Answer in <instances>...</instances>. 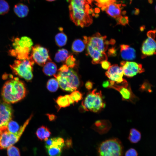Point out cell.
Returning a JSON list of instances; mask_svg holds the SVG:
<instances>
[{"label": "cell", "instance_id": "cell-1", "mask_svg": "<svg viewBox=\"0 0 156 156\" xmlns=\"http://www.w3.org/2000/svg\"><path fill=\"white\" fill-rule=\"evenodd\" d=\"M83 41L86 46L88 54L92 59L93 64H101L103 61L107 60L105 52L109 44H114L113 40L108 41L106 40V36H102L98 32L90 37H83Z\"/></svg>", "mask_w": 156, "mask_h": 156}, {"label": "cell", "instance_id": "cell-2", "mask_svg": "<svg viewBox=\"0 0 156 156\" xmlns=\"http://www.w3.org/2000/svg\"><path fill=\"white\" fill-rule=\"evenodd\" d=\"M69 3L70 17L77 26L83 27H88L92 22L90 14L92 10L85 0H66Z\"/></svg>", "mask_w": 156, "mask_h": 156}, {"label": "cell", "instance_id": "cell-3", "mask_svg": "<svg viewBox=\"0 0 156 156\" xmlns=\"http://www.w3.org/2000/svg\"><path fill=\"white\" fill-rule=\"evenodd\" d=\"M26 94L24 83L17 77L9 80L4 84L1 96L3 101L8 103H14L23 99Z\"/></svg>", "mask_w": 156, "mask_h": 156}, {"label": "cell", "instance_id": "cell-4", "mask_svg": "<svg viewBox=\"0 0 156 156\" xmlns=\"http://www.w3.org/2000/svg\"><path fill=\"white\" fill-rule=\"evenodd\" d=\"M54 76L57 81L59 86L63 90L73 92L76 90L80 84V81L76 73L71 68L66 72L59 71Z\"/></svg>", "mask_w": 156, "mask_h": 156}, {"label": "cell", "instance_id": "cell-5", "mask_svg": "<svg viewBox=\"0 0 156 156\" xmlns=\"http://www.w3.org/2000/svg\"><path fill=\"white\" fill-rule=\"evenodd\" d=\"M32 117L31 115L20 127L17 133L10 132L6 125L0 127V149L7 148L18 141Z\"/></svg>", "mask_w": 156, "mask_h": 156}, {"label": "cell", "instance_id": "cell-6", "mask_svg": "<svg viewBox=\"0 0 156 156\" xmlns=\"http://www.w3.org/2000/svg\"><path fill=\"white\" fill-rule=\"evenodd\" d=\"M81 105L86 111L94 113L100 112L105 106L101 91L95 89L89 92L82 102Z\"/></svg>", "mask_w": 156, "mask_h": 156}, {"label": "cell", "instance_id": "cell-7", "mask_svg": "<svg viewBox=\"0 0 156 156\" xmlns=\"http://www.w3.org/2000/svg\"><path fill=\"white\" fill-rule=\"evenodd\" d=\"M99 156H123L124 148L118 138H112L102 142L98 148Z\"/></svg>", "mask_w": 156, "mask_h": 156}, {"label": "cell", "instance_id": "cell-8", "mask_svg": "<svg viewBox=\"0 0 156 156\" xmlns=\"http://www.w3.org/2000/svg\"><path fill=\"white\" fill-rule=\"evenodd\" d=\"M34 63L30 57L29 59L15 60L10 67L14 74L29 81L33 77L32 71Z\"/></svg>", "mask_w": 156, "mask_h": 156}, {"label": "cell", "instance_id": "cell-9", "mask_svg": "<svg viewBox=\"0 0 156 156\" xmlns=\"http://www.w3.org/2000/svg\"><path fill=\"white\" fill-rule=\"evenodd\" d=\"M109 88L114 89L120 94L122 99L135 104L139 100V98L133 93L130 85L128 82L117 84L114 82L110 86Z\"/></svg>", "mask_w": 156, "mask_h": 156}, {"label": "cell", "instance_id": "cell-10", "mask_svg": "<svg viewBox=\"0 0 156 156\" xmlns=\"http://www.w3.org/2000/svg\"><path fill=\"white\" fill-rule=\"evenodd\" d=\"M30 58L36 64L40 66H44L51 59L47 50L39 45L32 47Z\"/></svg>", "mask_w": 156, "mask_h": 156}, {"label": "cell", "instance_id": "cell-11", "mask_svg": "<svg viewBox=\"0 0 156 156\" xmlns=\"http://www.w3.org/2000/svg\"><path fill=\"white\" fill-rule=\"evenodd\" d=\"M13 48L9 51V54L12 56L20 60L29 59L30 57V51L31 48L26 47L20 43L17 38L13 40Z\"/></svg>", "mask_w": 156, "mask_h": 156}, {"label": "cell", "instance_id": "cell-12", "mask_svg": "<svg viewBox=\"0 0 156 156\" xmlns=\"http://www.w3.org/2000/svg\"><path fill=\"white\" fill-rule=\"evenodd\" d=\"M124 75L129 78L135 76L145 71L141 64L133 62L122 61L120 62Z\"/></svg>", "mask_w": 156, "mask_h": 156}, {"label": "cell", "instance_id": "cell-13", "mask_svg": "<svg viewBox=\"0 0 156 156\" xmlns=\"http://www.w3.org/2000/svg\"><path fill=\"white\" fill-rule=\"evenodd\" d=\"M105 75L109 80L116 84H121L127 82V80L123 78V72L122 68L117 64L111 66L105 73Z\"/></svg>", "mask_w": 156, "mask_h": 156}, {"label": "cell", "instance_id": "cell-14", "mask_svg": "<svg viewBox=\"0 0 156 156\" xmlns=\"http://www.w3.org/2000/svg\"><path fill=\"white\" fill-rule=\"evenodd\" d=\"M13 111L9 104L0 102V127L6 125L11 120Z\"/></svg>", "mask_w": 156, "mask_h": 156}, {"label": "cell", "instance_id": "cell-15", "mask_svg": "<svg viewBox=\"0 0 156 156\" xmlns=\"http://www.w3.org/2000/svg\"><path fill=\"white\" fill-rule=\"evenodd\" d=\"M154 38L148 36L143 42L141 48L143 58L153 55L156 54V41Z\"/></svg>", "mask_w": 156, "mask_h": 156}, {"label": "cell", "instance_id": "cell-16", "mask_svg": "<svg viewBox=\"0 0 156 156\" xmlns=\"http://www.w3.org/2000/svg\"><path fill=\"white\" fill-rule=\"evenodd\" d=\"M111 124L107 120H98L92 126V129L100 134L107 133L111 129Z\"/></svg>", "mask_w": 156, "mask_h": 156}, {"label": "cell", "instance_id": "cell-17", "mask_svg": "<svg viewBox=\"0 0 156 156\" xmlns=\"http://www.w3.org/2000/svg\"><path fill=\"white\" fill-rule=\"evenodd\" d=\"M120 48L121 56L123 59L132 60L135 58L136 51L134 49L126 44L121 45Z\"/></svg>", "mask_w": 156, "mask_h": 156}, {"label": "cell", "instance_id": "cell-18", "mask_svg": "<svg viewBox=\"0 0 156 156\" xmlns=\"http://www.w3.org/2000/svg\"><path fill=\"white\" fill-rule=\"evenodd\" d=\"M120 5L112 3L107 5L104 9L107 13L117 20L121 16Z\"/></svg>", "mask_w": 156, "mask_h": 156}, {"label": "cell", "instance_id": "cell-19", "mask_svg": "<svg viewBox=\"0 0 156 156\" xmlns=\"http://www.w3.org/2000/svg\"><path fill=\"white\" fill-rule=\"evenodd\" d=\"M13 10L16 15L19 17L22 18L27 16L29 9L26 5L22 3H18L14 5Z\"/></svg>", "mask_w": 156, "mask_h": 156}, {"label": "cell", "instance_id": "cell-20", "mask_svg": "<svg viewBox=\"0 0 156 156\" xmlns=\"http://www.w3.org/2000/svg\"><path fill=\"white\" fill-rule=\"evenodd\" d=\"M56 102L58 106V110L62 108L66 107L69 106L70 104H74L69 95L59 96L56 100Z\"/></svg>", "mask_w": 156, "mask_h": 156}, {"label": "cell", "instance_id": "cell-21", "mask_svg": "<svg viewBox=\"0 0 156 156\" xmlns=\"http://www.w3.org/2000/svg\"><path fill=\"white\" fill-rule=\"evenodd\" d=\"M36 135L38 138L41 141H46L51 135L49 129L44 126H42L37 129Z\"/></svg>", "mask_w": 156, "mask_h": 156}, {"label": "cell", "instance_id": "cell-22", "mask_svg": "<svg viewBox=\"0 0 156 156\" xmlns=\"http://www.w3.org/2000/svg\"><path fill=\"white\" fill-rule=\"evenodd\" d=\"M43 71L47 75L54 76L57 71V66L54 63L52 62H48L44 66Z\"/></svg>", "mask_w": 156, "mask_h": 156}, {"label": "cell", "instance_id": "cell-23", "mask_svg": "<svg viewBox=\"0 0 156 156\" xmlns=\"http://www.w3.org/2000/svg\"><path fill=\"white\" fill-rule=\"evenodd\" d=\"M141 137V133L139 131L135 128L130 129L128 139L131 143H138L140 140Z\"/></svg>", "mask_w": 156, "mask_h": 156}, {"label": "cell", "instance_id": "cell-24", "mask_svg": "<svg viewBox=\"0 0 156 156\" xmlns=\"http://www.w3.org/2000/svg\"><path fill=\"white\" fill-rule=\"evenodd\" d=\"M86 45L83 41L80 39L75 40L73 42L72 49L73 51L76 53L82 52L85 49Z\"/></svg>", "mask_w": 156, "mask_h": 156}, {"label": "cell", "instance_id": "cell-25", "mask_svg": "<svg viewBox=\"0 0 156 156\" xmlns=\"http://www.w3.org/2000/svg\"><path fill=\"white\" fill-rule=\"evenodd\" d=\"M68 52L65 49H59L56 53L55 60L57 62H63L66 60L68 56Z\"/></svg>", "mask_w": 156, "mask_h": 156}, {"label": "cell", "instance_id": "cell-26", "mask_svg": "<svg viewBox=\"0 0 156 156\" xmlns=\"http://www.w3.org/2000/svg\"><path fill=\"white\" fill-rule=\"evenodd\" d=\"M59 86L58 82L56 79L51 78L48 81L47 83V88L50 92L56 91Z\"/></svg>", "mask_w": 156, "mask_h": 156}, {"label": "cell", "instance_id": "cell-27", "mask_svg": "<svg viewBox=\"0 0 156 156\" xmlns=\"http://www.w3.org/2000/svg\"><path fill=\"white\" fill-rule=\"evenodd\" d=\"M55 39L56 44L59 47L64 46L67 41V37L66 35L62 32L57 34L55 36Z\"/></svg>", "mask_w": 156, "mask_h": 156}, {"label": "cell", "instance_id": "cell-28", "mask_svg": "<svg viewBox=\"0 0 156 156\" xmlns=\"http://www.w3.org/2000/svg\"><path fill=\"white\" fill-rule=\"evenodd\" d=\"M152 87L153 85L149 82L147 80H145L140 85L139 90L141 92H146L151 93L152 92Z\"/></svg>", "mask_w": 156, "mask_h": 156}, {"label": "cell", "instance_id": "cell-29", "mask_svg": "<svg viewBox=\"0 0 156 156\" xmlns=\"http://www.w3.org/2000/svg\"><path fill=\"white\" fill-rule=\"evenodd\" d=\"M9 131L12 133H17L20 128L18 124L16 122L10 121L6 125Z\"/></svg>", "mask_w": 156, "mask_h": 156}, {"label": "cell", "instance_id": "cell-30", "mask_svg": "<svg viewBox=\"0 0 156 156\" xmlns=\"http://www.w3.org/2000/svg\"><path fill=\"white\" fill-rule=\"evenodd\" d=\"M52 145L49 148L57 147L62 149L65 147V141L62 138L58 137L52 138Z\"/></svg>", "mask_w": 156, "mask_h": 156}, {"label": "cell", "instance_id": "cell-31", "mask_svg": "<svg viewBox=\"0 0 156 156\" xmlns=\"http://www.w3.org/2000/svg\"><path fill=\"white\" fill-rule=\"evenodd\" d=\"M10 6L5 0H0V15H4L9 11Z\"/></svg>", "mask_w": 156, "mask_h": 156}, {"label": "cell", "instance_id": "cell-32", "mask_svg": "<svg viewBox=\"0 0 156 156\" xmlns=\"http://www.w3.org/2000/svg\"><path fill=\"white\" fill-rule=\"evenodd\" d=\"M49 156H60L62 149L57 147H52L47 149Z\"/></svg>", "mask_w": 156, "mask_h": 156}, {"label": "cell", "instance_id": "cell-33", "mask_svg": "<svg viewBox=\"0 0 156 156\" xmlns=\"http://www.w3.org/2000/svg\"><path fill=\"white\" fill-rule=\"evenodd\" d=\"M69 96L74 103H78L82 99V94L78 90H75L72 92Z\"/></svg>", "mask_w": 156, "mask_h": 156}, {"label": "cell", "instance_id": "cell-34", "mask_svg": "<svg viewBox=\"0 0 156 156\" xmlns=\"http://www.w3.org/2000/svg\"><path fill=\"white\" fill-rule=\"evenodd\" d=\"M7 153L8 156H21L19 149L13 145L7 148Z\"/></svg>", "mask_w": 156, "mask_h": 156}, {"label": "cell", "instance_id": "cell-35", "mask_svg": "<svg viewBox=\"0 0 156 156\" xmlns=\"http://www.w3.org/2000/svg\"><path fill=\"white\" fill-rule=\"evenodd\" d=\"M99 7L104 10L105 7L109 4L114 3L116 0H94Z\"/></svg>", "mask_w": 156, "mask_h": 156}, {"label": "cell", "instance_id": "cell-36", "mask_svg": "<svg viewBox=\"0 0 156 156\" xmlns=\"http://www.w3.org/2000/svg\"><path fill=\"white\" fill-rule=\"evenodd\" d=\"M66 65L70 68H73L75 65V60L72 55L68 56L65 60Z\"/></svg>", "mask_w": 156, "mask_h": 156}, {"label": "cell", "instance_id": "cell-37", "mask_svg": "<svg viewBox=\"0 0 156 156\" xmlns=\"http://www.w3.org/2000/svg\"><path fill=\"white\" fill-rule=\"evenodd\" d=\"M138 153L135 149L131 148L127 150L125 153V156H138Z\"/></svg>", "mask_w": 156, "mask_h": 156}, {"label": "cell", "instance_id": "cell-38", "mask_svg": "<svg viewBox=\"0 0 156 156\" xmlns=\"http://www.w3.org/2000/svg\"><path fill=\"white\" fill-rule=\"evenodd\" d=\"M117 21L118 24H120L123 25H125L128 24L129 22L127 17L123 16H122L117 20Z\"/></svg>", "mask_w": 156, "mask_h": 156}, {"label": "cell", "instance_id": "cell-39", "mask_svg": "<svg viewBox=\"0 0 156 156\" xmlns=\"http://www.w3.org/2000/svg\"><path fill=\"white\" fill-rule=\"evenodd\" d=\"M102 67L105 70L109 69L111 65V63L107 60H104L101 63Z\"/></svg>", "mask_w": 156, "mask_h": 156}, {"label": "cell", "instance_id": "cell-40", "mask_svg": "<svg viewBox=\"0 0 156 156\" xmlns=\"http://www.w3.org/2000/svg\"><path fill=\"white\" fill-rule=\"evenodd\" d=\"M93 83L91 81H87L85 85L86 88L88 90L91 89L93 86Z\"/></svg>", "mask_w": 156, "mask_h": 156}, {"label": "cell", "instance_id": "cell-41", "mask_svg": "<svg viewBox=\"0 0 156 156\" xmlns=\"http://www.w3.org/2000/svg\"><path fill=\"white\" fill-rule=\"evenodd\" d=\"M72 141L71 139L67 140L65 142V147L66 148H69L72 147Z\"/></svg>", "mask_w": 156, "mask_h": 156}, {"label": "cell", "instance_id": "cell-42", "mask_svg": "<svg viewBox=\"0 0 156 156\" xmlns=\"http://www.w3.org/2000/svg\"><path fill=\"white\" fill-rule=\"evenodd\" d=\"M69 68L66 64H64L61 66L58 70L62 72H66L68 70Z\"/></svg>", "mask_w": 156, "mask_h": 156}, {"label": "cell", "instance_id": "cell-43", "mask_svg": "<svg viewBox=\"0 0 156 156\" xmlns=\"http://www.w3.org/2000/svg\"><path fill=\"white\" fill-rule=\"evenodd\" d=\"M116 50L114 48L110 49L108 50V54L110 55L114 56L116 54Z\"/></svg>", "mask_w": 156, "mask_h": 156}, {"label": "cell", "instance_id": "cell-44", "mask_svg": "<svg viewBox=\"0 0 156 156\" xmlns=\"http://www.w3.org/2000/svg\"><path fill=\"white\" fill-rule=\"evenodd\" d=\"M110 80H107L104 81L102 84V86L105 88H108L110 86Z\"/></svg>", "mask_w": 156, "mask_h": 156}, {"label": "cell", "instance_id": "cell-45", "mask_svg": "<svg viewBox=\"0 0 156 156\" xmlns=\"http://www.w3.org/2000/svg\"><path fill=\"white\" fill-rule=\"evenodd\" d=\"M49 117L50 120H53L55 118V116L53 115H50Z\"/></svg>", "mask_w": 156, "mask_h": 156}, {"label": "cell", "instance_id": "cell-46", "mask_svg": "<svg viewBox=\"0 0 156 156\" xmlns=\"http://www.w3.org/2000/svg\"><path fill=\"white\" fill-rule=\"evenodd\" d=\"M86 2L88 4H90L91 3L92 0H85Z\"/></svg>", "mask_w": 156, "mask_h": 156}, {"label": "cell", "instance_id": "cell-47", "mask_svg": "<svg viewBox=\"0 0 156 156\" xmlns=\"http://www.w3.org/2000/svg\"><path fill=\"white\" fill-rule=\"evenodd\" d=\"M148 2L151 4H152L153 3V0H148Z\"/></svg>", "mask_w": 156, "mask_h": 156}, {"label": "cell", "instance_id": "cell-48", "mask_svg": "<svg viewBox=\"0 0 156 156\" xmlns=\"http://www.w3.org/2000/svg\"><path fill=\"white\" fill-rule=\"evenodd\" d=\"M46 1H55V0H46Z\"/></svg>", "mask_w": 156, "mask_h": 156}, {"label": "cell", "instance_id": "cell-49", "mask_svg": "<svg viewBox=\"0 0 156 156\" xmlns=\"http://www.w3.org/2000/svg\"><path fill=\"white\" fill-rule=\"evenodd\" d=\"M155 11H156V6H155Z\"/></svg>", "mask_w": 156, "mask_h": 156}]
</instances>
